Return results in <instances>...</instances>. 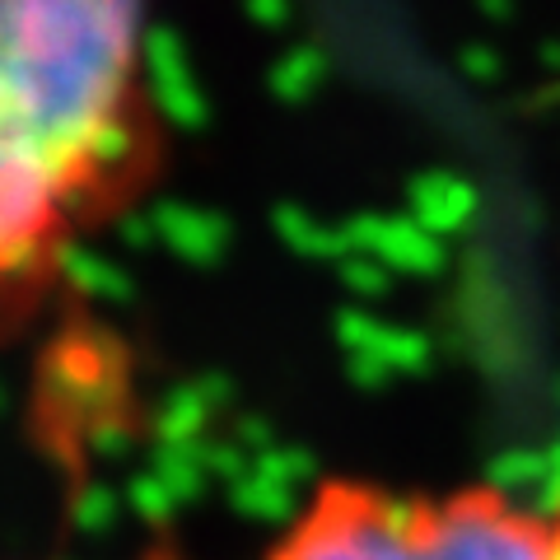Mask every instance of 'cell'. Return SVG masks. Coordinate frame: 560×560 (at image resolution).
Masks as SVG:
<instances>
[{"label": "cell", "instance_id": "1", "mask_svg": "<svg viewBox=\"0 0 560 560\" xmlns=\"http://www.w3.org/2000/svg\"><path fill=\"white\" fill-rule=\"evenodd\" d=\"M145 24L150 0H0V304L160 164Z\"/></svg>", "mask_w": 560, "mask_h": 560}, {"label": "cell", "instance_id": "2", "mask_svg": "<svg viewBox=\"0 0 560 560\" xmlns=\"http://www.w3.org/2000/svg\"><path fill=\"white\" fill-rule=\"evenodd\" d=\"M551 528L495 490L401 500L327 486L271 560H547Z\"/></svg>", "mask_w": 560, "mask_h": 560}, {"label": "cell", "instance_id": "3", "mask_svg": "<svg viewBox=\"0 0 560 560\" xmlns=\"http://www.w3.org/2000/svg\"><path fill=\"white\" fill-rule=\"evenodd\" d=\"M547 560H560V523L551 528V547H547Z\"/></svg>", "mask_w": 560, "mask_h": 560}]
</instances>
